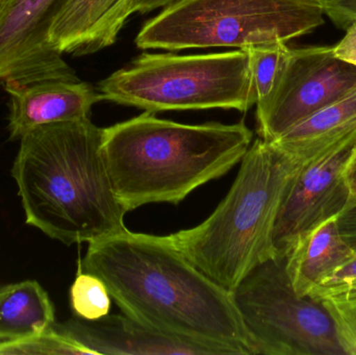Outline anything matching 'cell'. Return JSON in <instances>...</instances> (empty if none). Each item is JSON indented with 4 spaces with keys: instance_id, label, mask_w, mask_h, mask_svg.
<instances>
[{
    "instance_id": "cell-4",
    "label": "cell",
    "mask_w": 356,
    "mask_h": 355,
    "mask_svg": "<svg viewBox=\"0 0 356 355\" xmlns=\"http://www.w3.org/2000/svg\"><path fill=\"white\" fill-rule=\"evenodd\" d=\"M300 166L275 144L259 138L241 160L236 181L211 216L169 238L201 272L234 291L257 266L277 258L274 227Z\"/></svg>"
},
{
    "instance_id": "cell-2",
    "label": "cell",
    "mask_w": 356,
    "mask_h": 355,
    "mask_svg": "<svg viewBox=\"0 0 356 355\" xmlns=\"http://www.w3.org/2000/svg\"><path fill=\"white\" fill-rule=\"evenodd\" d=\"M104 129L90 118L25 133L13 164L25 222L65 245L127 229L102 152Z\"/></svg>"
},
{
    "instance_id": "cell-26",
    "label": "cell",
    "mask_w": 356,
    "mask_h": 355,
    "mask_svg": "<svg viewBox=\"0 0 356 355\" xmlns=\"http://www.w3.org/2000/svg\"><path fill=\"white\" fill-rule=\"evenodd\" d=\"M344 179L347 188H348L349 195H350L349 202L356 201V148L347 163L344 171Z\"/></svg>"
},
{
    "instance_id": "cell-23",
    "label": "cell",
    "mask_w": 356,
    "mask_h": 355,
    "mask_svg": "<svg viewBox=\"0 0 356 355\" xmlns=\"http://www.w3.org/2000/svg\"><path fill=\"white\" fill-rule=\"evenodd\" d=\"M332 50L337 58L356 67V20L347 27L344 37L332 46Z\"/></svg>"
},
{
    "instance_id": "cell-15",
    "label": "cell",
    "mask_w": 356,
    "mask_h": 355,
    "mask_svg": "<svg viewBox=\"0 0 356 355\" xmlns=\"http://www.w3.org/2000/svg\"><path fill=\"white\" fill-rule=\"evenodd\" d=\"M356 258L344 241L336 218L314 229L303 237L286 256V268L295 292L300 296L319 287L338 269Z\"/></svg>"
},
{
    "instance_id": "cell-12",
    "label": "cell",
    "mask_w": 356,
    "mask_h": 355,
    "mask_svg": "<svg viewBox=\"0 0 356 355\" xmlns=\"http://www.w3.org/2000/svg\"><path fill=\"white\" fill-rule=\"evenodd\" d=\"M10 94L8 131L12 140L41 125L89 118L99 92L85 81L47 79L4 88Z\"/></svg>"
},
{
    "instance_id": "cell-17",
    "label": "cell",
    "mask_w": 356,
    "mask_h": 355,
    "mask_svg": "<svg viewBox=\"0 0 356 355\" xmlns=\"http://www.w3.org/2000/svg\"><path fill=\"white\" fill-rule=\"evenodd\" d=\"M309 297L330 315L345 355H356V279L316 288Z\"/></svg>"
},
{
    "instance_id": "cell-16",
    "label": "cell",
    "mask_w": 356,
    "mask_h": 355,
    "mask_svg": "<svg viewBox=\"0 0 356 355\" xmlns=\"http://www.w3.org/2000/svg\"><path fill=\"white\" fill-rule=\"evenodd\" d=\"M54 320V306L47 292L35 281L0 288V342L39 335Z\"/></svg>"
},
{
    "instance_id": "cell-1",
    "label": "cell",
    "mask_w": 356,
    "mask_h": 355,
    "mask_svg": "<svg viewBox=\"0 0 356 355\" xmlns=\"http://www.w3.org/2000/svg\"><path fill=\"white\" fill-rule=\"evenodd\" d=\"M79 266L104 281L127 316L236 355L253 354L232 292L197 269L169 236L125 229L89 243Z\"/></svg>"
},
{
    "instance_id": "cell-25",
    "label": "cell",
    "mask_w": 356,
    "mask_h": 355,
    "mask_svg": "<svg viewBox=\"0 0 356 355\" xmlns=\"http://www.w3.org/2000/svg\"><path fill=\"white\" fill-rule=\"evenodd\" d=\"M177 1L178 0H134L131 4V13L145 14L160 8H166Z\"/></svg>"
},
{
    "instance_id": "cell-18",
    "label": "cell",
    "mask_w": 356,
    "mask_h": 355,
    "mask_svg": "<svg viewBox=\"0 0 356 355\" xmlns=\"http://www.w3.org/2000/svg\"><path fill=\"white\" fill-rule=\"evenodd\" d=\"M250 58L251 74L257 93V113L273 97L284 75L291 48L286 43L265 44L245 48Z\"/></svg>"
},
{
    "instance_id": "cell-7",
    "label": "cell",
    "mask_w": 356,
    "mask_h": 355,
    "mask_svg": "<svg viewBox=\"0 0 356 355\" xmlns=\"http://www.w3.org/2000/svg\"><path fill=\"white\" fill-rule=\"evenodd\" d=\"M232 294L253 354L345 355L325 308L295 292L286 256L257 266Z\"/></svg>"
},
{
    "instance_id": "cell-20",
    "label": "cell",
    "mask_w": 356,
    "mask_h": 355,
    "mask_svg": "<svg viewBox=\"0 0 356 355\" xmlns=\"http://www.w3.org/2000/svg\"><path fill=\"white\" fill-rule=\"evenodd\" d=\"M70 306L74 316L96 320L110 313L111 295L104 281L85 272L79 265V272L70 288Z\"/></svg>"
},
{
    "instance_id": "cell-8",
    "label": "cell",
    "mask_w": 356,
    "mask_h": 355,
    "mask_svg": "<svg viewBox=\"0 0 356 355\" xmlns=\"http://www.w3.org/2000/svg\"><path fill=\"white\" fill-rule=\"evenodd\" d=\"M356 89V67L334 56L332 46L291 48L280 85L257 113V133L267 142Z\"/></svg>"
},
{
    "instance_id": "cell-5",
    "label": "cell",
    "mask_w": 356,
    "mask_h": 355,
    "mask_svg": "<svg viewBox=\"0 0 356 355\" xmlns=\"http://www.w3.org/2000/svg\"><path fill=\"white\" fill-rule=\"evenodd\" d=\"M98 90L102 99L154 114L211 108L246 113L257 104L247 49L143 53L100 81Z\"/></svg>"
},
{
    "instance_id": "cell-21",
    "label": "cell",
    "mask_w": 356,
    "mask_h": 355,
    "mask_svg": "<svg viewBox=\"0 0 356 355\" xmlns=\"http://www.w3.org/2000/svg\"><path fill=\"white\" fill-rule=\"evenodd\" d=\"M327 16L339 28L346 31L356 20V0H316Z\"/></svg>"
},
{
    "instance_id": "cell-9",
    "label": "cell",
    "mask_w": 356,
    "mask_h": 355,
    "mask_svg": "<svg viewBox=\"0 0 356 355\" xmlns=\"http://www.w3.org/2000/svg\"><path fill=\"white\" fill-rule=\"evenodd\" d=\"M67 2L0 0V85L79 81L49 41L50 28Z\"/></svg>"
},
{
    "instance_id": "cell-3",
    "label": "cell",
    "mask_w": 356,
    "mask_h": 355,
    "mask_svg": "<svg viewBox=\"0 0 356 355\" xmlns=\"http://www.w3.org/2000/svg\"><path fill=\"white\" fill-rule=\"evenodd\" d=\"M252 141L243 121L184 124L145 112L104 129L102 152L115 194L129 213L180 204L241 163Z\"/></svg>"
},
{
    "instance_id": "cell-14",
    "label": "cell",
    "mask_w": 356,
    "mask_h": 355,
    "mask_svg": "<svg viewBox=\"0 0 356 355\" xmlns=\"http://www.w3.org/2000/svg\"><path fill=\"white\" fill-rule=\"evenodd\" d=\"M272 143L300 165L356 144V89L307 117Z\"/></svg>"
},
{
    "instance_id": "cell-24",
    "label": "cell",
    "mask_w": 356,
    "mask_h": 355,
    "mask_svg": "<svg viewBox=\"0 0 356 355\" xmlns=\"http://www.w3.org/2000/svg\"><path fill=\"white\" fill-rule=\"evenodd\" d=\"M353 279H356V258L343 266L342 268L338 269L332 276L325 279L317 288L330 287V286L338 285V283L353 281Z\"/></svg>"
},
{
    "instance_id": "cell-19",
    "label": "cell",
    "mask_w": 356,
    "mask_h": 355,
    "mask_svg": "<svg viewBox=\"0 0 356 355\" xmlns=\"http://www.w3.org/2000/svg\"><path fill=\"white\" fill-rule=\"evenodd\" d=\"M89 354L91 350L77 341L63 324L56 322L39 335L13 342H0V355Z\"/></svg>"
},
{
    "instance_id": "cell-6",
    "label": "cell",
    "mask_w": 356,
    "mask_h": 355,
    "mask_svg": "<svg viewBox=\"0 0 356 355\" xmlns=\"http://www.w3.org/2000/svg\"><path fill=\"white\" fill-rule=\"evenodd\" d=\"M316 0H178L136 38L140 49H245L288 43L325 22Z\"/></svg>"
},
{
    "instance_id": "cell-10",
    "label": "cell",
    "mask_w": 356,
    "mask_h": 355,
    "mask_svg": "<svg viewBox=\"0 0 356 355\" xmlns=\"http://www.w3.org/2000/svg\"><path fill=\"white\" fill-rule=\"evenodd\" d=\"M356 144L332 150L301 165L282 200L274 227L277 258H284L303 237L346 208L350 195L344 171Z\"/></svg>"
},
{
    "instance_id": "cell-11",
    "label": "cell",
    "mask_w": 356,
    "mask_h": 355,
    "mask_svg": "<svg viewBox=\"0 0 356 355\" xmlns=\"http://www.w3.org/2000/svg\"><path fill=\"white\" fill-rule=\"evenodd\" d=\"M63 325L93 355H236L223 346L163 333L127 315L96 320L75 316Z\"/></svg>"
},
{
    "instance_id": "cell-13",
    "label": "cell",
    "mask_w": 356,
    "mask_h": 355,
    "mask_svg": "<svg viewBox=\"0 0 356 355\" xmlns=\"http://www.w3.org/2000/svg\"><path fill=\"white\" fill-rule=\"evenodd\" d=\"M134 0H68L49 31L52 47L75 56L113 45L129 20Z\"/></svg>"
},
{
    "instance_id": "cell-22",
    "label": "cell",
    "mask_w": 356,
    "mask_h": 355,
    "mask_svg": "<svg viewBox=\"0 0 356 355\" xmlns=\"http://www.w3.org/2000/svg\"><path fill=\"white\" fill-rule=\"evenodd\" d=\"M339 231L349 247L356 252V201H350L337 217Z\"/></svg>"
}]
</instances>
